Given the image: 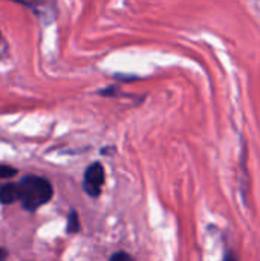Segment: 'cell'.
I'll list each match as a JSON object with an SVG mask.
<instances>
[{"instance_id": "obj_1", "label": "cell", "mask_w": 260, "mask_h": 261, "mask_svg": "<svg viewBox=\"0 0 260 261\" xmlns=\"http://www.w3.org/2000/svg\"><path fill=\"white\" fill-rule=\"evenodd\" d=\"M18 202L21 208L28 213H35L43 205L49 203L54 197L52 184L41 176L26 174L17 182Z\"/></svg>"}, {"instance_id": "obj_3", "label": "cell", "mask_w": 260, "mask_h": 261, "mask_svg": "<svg viewBox=\"0 0 260 261\" xmlns=\"http://www.w3.org/2000/svg\"><path fill=\"white\" fill-rule=\"evenodd\" d=\"M14 202H18L17 182L0 184V205H11Z\"/></svg>"}, {"instance_id": "obj_2", "label": "cell", "mask_w": 260, "mask_h": 261, "mask_svg": "<svg viewBox=\"0 0 260 261\" xmlns=\"http://www.w3.org/2000/svg\"><path fill=\"white\" fill-rule=\"evenodd\" d=\"M104 182H106L104 167L100 162L90 164L86 168L84 176H83V190H84V193L92 199H98L101 196Z\"/></svg>"}, {"instance_id": "obj_5", "label": "cell", "mask_w": 260, "mask_h": 261, "mask_svg": "<svg viewBox=\"0 0 260 261\" xmlns=\"http://www.w3.org/2000/svg\"><path fill=\"white\" fill-rule=\"evenodd\" d=\"M17 174H18V170L15 167L0 164V179H11Z\"/></svg>"}, {"instance_id": "obj_9", "label": "cell", "mask_w": 260, "mask_h": 261, "mask_svg": "<svg viewBox=\"0 0 260 261\" xmlns=\"http://www.w3.org/2000/svg\"><path fill=\"white\" fill-rule=\"evenodd\" d=\"M8 260V252H6V249L5 248H2L0 246V261H6Z\"/></svg>"}, {"instance_id": "obj_7", "label": "cell", "mask_w": 260, "mask_h": 261, "mask_svg": "<svg viewBox=\"0 0 260 261\" xmlns=\"http://www.w3.org/2000/svg\"><path fill=\"white\" fill-rule=\"evenodd\" d=\"M6 55H8V43L5 41V38L0 32V60L6 58Z\"/></svg>"}, {"instance_id": "obj_8", "label": "cell", "mask_w": 260, "mask_h": 261, "mask_svg": "<svg viewBox=\"0 0 260 261\" xmlns=\"http://www.w3.org/2000/svg\"><path fill=\"white\" fill-rule=\"evenodd\" d=\"M224 261H238V257L233 252H227L225 257H224Z\"/></svg>"}, {"instance_id": "obj_4", "label": "cell", "mask_w": 260, "mask_h": 261, "mask_svg": "<svg viewBox=\"0 0 260 261\" xmlns=\"http://www.w3.org/2000/svg\"><path fill=\"white\" fill-rule=\"evenodd\" d=\"M81 229V223H80V217L78 213L75 210H70L67 214V223H66V232L67 234H78Z\"/></svg>"}, {"instance_id": "obj_6", "label": "cell", "mask_w": 260, "mask_h": 261, "mask_svg": "<svg viewBox=\"0 0 260 261\" xmlns=\"http://www.w3.org/2000/svg\"><path fill=\"white\" fill-rule=\"evenodd\" d=\"M109 261H135L127 252H115L110 258H109Z\"/></svg>"}]
</instances>
